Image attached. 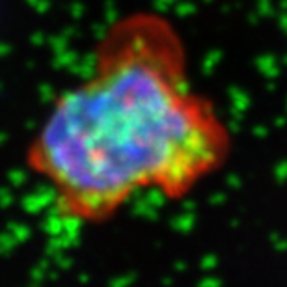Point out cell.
<instances>
[{
	"label": "cell",
	"mask_w": 287,
	"mask_h": 287,
	"mask_svg": "<svg viewBox=\"0 0 287 287\" xmlns=\"http://www.w3.org/2000/svg\"><path fill=\"white\" fill-rule=\"evenodd\" d=\"M187 58L177 28L153 11L105 30L88 75L54 101L24 153L64 220L105 224L146 190L183 199L226 166L231 132L192 88Z\"/></svg>",
	"instance_id": "cell-1"
}]
</instances>
